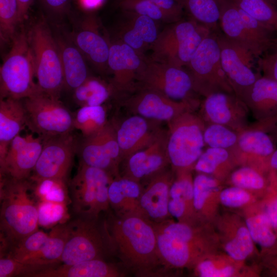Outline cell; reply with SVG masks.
Returning <instances> with one entry per match:
<instances>
[{
	"label": "cell",
	"mask_w": 277,
	"mask_h": 277,
	"mask_svg": "<svg viewBox=\"0 0 277 277\" xmlns=\"http://www.w3.org/2000/svg\"><path fill=\"white\" fill-rule=\"evenodd\" d=\"M118 2L119 7L123 11L144 15L156 22L171 23L178 22L150 0H121Z\"/></svg>",
	"instance_id": "obj_44"
},
{
	"label": "cell",
	"mask_w": 277,
	"mask_h": 277,
	"mask_svg": "<svg viewBox=\"0 0 277 277\" xmlns=\"http://www.w3.org/2000/svg\"><path fill=\"white\" fill-rule=\"evenodd\" d=\"M92 19L82 22L70 38L86 60L100 70L108 68L110 46L98 32L92 27Z\"/></svg>",
	"instance_id": "obj_26"
},
{
	"label": "cell",
	"mask_w": 277,
	"mask_h": 277,
	"mask_svg": "<svg viewBox=\"0 0 277 277\" xmlns=\"http://www.w3.org/2000/svg\"><path fill=\"white\" fill-rule=\"evenodd\" d=\"M109 230L111 246L129 268L138 274L147 275L162 265L151 222L140 216L118 217L112 221Z\"/></svg>",
	"instance_id": "obj_1"
},
{
	"label": "cell",
	"mask_w": 277,
	"mask_h": 277,
	"mask_svg": "<svg viewBox=\"0 0 277 277\" xmlns=\"http://www.w3.org/2000/svg\"><path fill=\"white\" fill-rule=\"evenodd\" d=\"M176 21L181 19L184 7L180 0H150Z\"/></svg>",
	"instance_id": "obj_53"
},
{
	"label": "cell",
	"mask_w": 277,
	"mask_h": 277,
	"mask_svg": "<svg viewBox=\"0 0 277 277\" xmlns=\"http://www.w3.org/2000/svg\"><path fill=\"white\" fill-rule=\"evenodd\" d=\"M184 10L197 23L212 31H218L221 0H180Z\"/></svg>",
	"instance_id": "obj_34"
},
{
	"label": "cell",
	"mask_w": 277,
	"mask_h": 277,
	"mask_svg": "<svg viewBox=\"0 0 277 277\" xmlns=\"http://www.w3.org/2000/svg\"><path fill=\"white\" fill-rule=\"evenodd\" d=\"M197 263V272L202 277H227L232 275L235 272L232 266L219 267L210 260H199Z\"/></svg>",
	"instance_id": "obj_50"
},
{
	"label": "cell",
	"mask_w": 277,
	"mask_h": 277,
	"mask_svg": "<svg viewBox=\"0 0 277 277\" xmlns=\"http://www.w3.org/2000/svg\"><path fill=\"white\" fill-rule=\"evenodd\" d=\"M222 66L234 93L243 101L260 76L252 70L254 58L217 32Z\"/></svg>",
	"instance_id": "obj_16"
},
{
	"label": "cell",
	"mask_w": 277,
	"mask_h": 277,
	"mask_svg": "<svg viewBox=\"0 0 277 277\" xmlns=\"http://www.w3.org/2000/svg\"><path fill=\"white\" fill-rule=\"evenodd\" d=\"M77 148L71 133L43 140L41 153L30 179L32 182L48 179L65 181Z\"/></svg>",
	"instance_id": "obj_13"
},
{
	"label": "cell",
	"mask_w": 277,
	"mask_h": 277,
	"mask_svg": "<svg viewBox=\"0 0 277 277\" xmlns=\"http://www.w3.org/2000/svg\"><path fill=\"white\" fill-rule=\"evenodd\" d=\"M263 172L259 169L243 165L231 173L230 181L233 186L245 190L262 191L267 187Z\"/></svg>",
	"instance_id": "obj_42"
},
{
	"label": "cell",
	"mask_w": 277,
	"mask_h": 277,
	"mask_svg": "<svg viewBox=\"0 0 277 277\" xmlns=\"http://www.w3.org/2000/svg\"><path fill=\"white\" fill-rule=\"evenodd\" d=\"M256 121L277 115V82L260 76L243 99Z\"/></svg>",
	"instance_id": "obj_28"
},
{
	"label": "cell",
	"mask_w": 277,
	"mask_h": 277,
	"mask_svg": "<svg viewBox=\"0 0 277 277\" xmlns=\"http://www.w3.org/2000/svg\"><path fill=\"white\" fill-rule=\"evenodd\" d=\"M77 151L80 163L103 169L113 177L119 176L118 165L122 162L116 130L107 123L93 134L84 137Z\"/></svg>",
	"instance_id": "obj_14"
},
{
	"label": "cell",
	"mask_w": 277,
	"mask_h": 277,
	"mask_svg": "<svg viewBox=\"0 0 277 277\" xmlns=\"http://www.w3.org/2000/svg\"><path fill=\"white\" fill-rule=\"evenodd\" d=\"M43 146V139L32 134L17 135L0 163L1 177L27 180L37 163Z\"/></svg>",
	"instance_id": "obj_17"
},
{
	"label": "cell",
	"mask_w": 277,
	"mask_h": 277,
	"mask_svg": "<svg viewBox=\"0 0 277 277\" xmlns=\"http://www.w3.org/2000/svg\"><path fill=\"white\" fill-rule=\"evenodd\" d=\"M49 237L47 233L37 230L33 233L11 245L8 254L18 261L38 252L45 245Z\"/></svg>",
	"instance_id": "obj_43"
},
{
	"label": "cell",
	"mask_w": 277,
	"mask_h": 277,
	"mask_svg": "<svg viewBox=\"0 0 277 277\" xmlns=\"http://www.w3.org/2000/svg\"><path fill=\"white\" fill-rule=\"evenodd\" d=\"M132 111L147 119L168 122L186 112H194L199 107L186 102L171 100L155 91L143 88L126 102Z\"/></svg>",
	"instance_id": "obj_18"
},
{
	"label": "cell",
	"mask_w": 277,
	"mask_h": 277,
	"mask_svg": "<svg viewBox=\"0 0 277 277\" xmlns=\"http://www.w3.org/2000/svg\"><path fill=\"white\" fill-rule=\"evenodd\" d=\"M173 180L171 173L165 170L150 177L142 189L140 207L142 216L152 223H160L171 216L168 210L170 189Z\"/></svg>",
	"instance_id": "obj_22"
},
{
	"label": "cell",
	"mask_w": 277,
	"mask_h": 277,
	"mask_svg": "<svg viewBox=\"0 0 277 277\" xmlns=\"http://www.w3.org/2000/svg\"><path fill=\"white\" fill-rule=\"evenodd\" d=\"M210 29L193 19H181L159 33L151 47L150 60L173 66L186 67Z\"/></svg>",
	"instance_id": "obj_5"
},
{
	"label": "cell",
	"mask_w": 277,
	"mask_h": 277,
	"mask_svg": "<svg viewBox=\"0 0 277 277\" xmlns=\"http://www.w3.org/2000/svg\"><path fill=\"white\" fill-rule=\"evenodd\" d=\"M167 151L174 170L191 168L204 151V121L194 112H185L168 122Z\"/></svg>",
	"instance_id": "obj_8"
},
{
	"label": "cell",
	"mask_w": 277,
	"mask_h": 277,
	"mask_svg": "<svg viewBox=\"0 0 277 277\" xmlns=\"http://www.w3.org/2000/svg\"><path fill=\"white\" fill-rule=\"evenodd\" d=\"M274 143L277 144V115L271 117L270 128L268 133Z\"/></svg>",
	"instance_id": "obj_57"
},
{
	"label": "cell",
	"mask_w": 277,
	"mask_h": 277,
	"mask_svg": "<svg viewBox=\"0 0 277 277\" xmlns=\"http://www.w3.org/2000/svg\"><path fill=\"white\" fill-rule=\"evenodd\" d=\"M277 7V0H266Z\"/></svg>",
	"instance_id": "obj_60"
},
{
	"label": "cell",
	"mask_w": 277,
	"mask_h": 277,
	"mask_svg": "<svg viewBox=\"0 0 277 277\" xmlns=\"http://www.w3.org/2000/svg\"><path fill=\"white\" fill-rule=\"evenodd\" d=\"M200 107L199 116L206 124L222 125L238 133L250 124L248 107L234 93H211L204 97Z\"/></svg>",
	"instance_id": "obj_15"
},
{
	"label": "cell",
	"mask_w": 277,
	"mask_h": 277,
	"mask_svg": "<svg viewBox=\"0 0 277 277\" xmlns=\"http://www.w3.org/2000/svg\"><path fill=\"white\" fill-rule=\"evenodd\" d=\"M270 255L269 265L271 268L273 274L277 276V244L270 250Z\"/></svg>",
	"instance_id": "obj_56"
},
{
	"label": "cell",
	"mask_w": 277,
	"mask_h": 277,
	"mask_svg": "<svg viewBox=\"0 0 277 277\" xmlns=\"http://www.w3.org/2000/svg\"><path fill=\"white\" fill-rule=\"evenodd\" d=\"M250 16L277 32V7L266 0H231Z\"/></svg>",
	"instance_id": "obj_37"
},
{
	"label": "cell",
	"mask_w": 277,
	"mask_h": 277,
	"mask_svg": "<svg viewBox=\"0 0 277 277\" xmlns=\"http://www.w3.org/2000/svg\"><path fill=\"white\" fill-rule=\"evenodd\" d=\"M19 5V15L22 22L25 20L34 0H17Z\"/></svg>",
	"instance_id": "obj_55"
},
{
	"label": "cell",
	"mask_w": 277,
	"mask_h": 277,
	"mask_svg": "<svg viewBox=\"0 0 277 277\" xmlns=\"http://www.w3.org/2000/svg\"><path fill=\"white\" fill-rule=\"evenodd\" d=\"M27 126L43 140L71 133L73 115L58 99L38 91L23 99Z\"/></svg>",
	"instance_id": "obj_10"
},
{
	"label": "cell",
	"mask_w": 277,
	"mask_h": 277,
	"mask_svg": "<svg viewBox=\"0 0 277 277\" xmlns=\"http://www.w3.org/2000/svg\"><path fill=\"white\" fill-rule=\"evenodd\" d=\"M34 58L27 31H17L0 69L1 98L23 100L39 91Z\"/></svg>",
	"instance_id": "obj_3"
},
{
	"label": "cell",
	"mask_w": 277,
	"mask_h": 277,
	"mask_svg": "<svg viewBox=\"0 0 277 277\" xmlns=\"http://www.w3.org/2000/svg\"><path fill=\"white\" fill-rule=\"evenodd\" d=\"M219 181L208 174L199 173L193 179V204L195 211L204 212L212 193L218 190Z\"/></svg>",
	"instance_id": "obj_45"
},
{
	"label": "cell",
	"mask_w": 277,
	"mask_h": 277,
	"mask_svg": "<svg viewBox=\"0 0 277 277\" xmlns=\"http://www.w3.org/2000/svg\"><path fill=\"white\" fill-rule=\"evenodd\" d=\"M56 40L61 56L64 88L73 91L89 77L86 60L70 38Z\"/></svg>",
	"instance_id": "obj_31"
},
{
	"label": "cell",
	"mask_w": 277,
	"mask_h": 277,
	"mask_svg": "<svg viewBox=\"0 0 277 277\" xmlns=\"http://www.w3.org/2000/svg\"><path fill=\"white\" fill-rule=\"evenodd\" d=\"M53 265L29 277H118L123 273L114 265L96 259L72 265Z\"/></svg>",
	"instance_id": "obj_29"
},
{
	"label": "cell",
	"mask_w": 277,
	"mask_h": 277,
	"mask_svg": "<svg viewBox=\"0 0 277 277\" xmlns=\"http://www.w3.org/2000/svg\"><path fill=\"white\" fill-rule=\"evenodd\" d=\"M124 17L118 29L120 41L142 55L151 47L159 35L156 21L144 15L123 11Z\"/></svg>",
	"instance_id": "obj_24"
},
{
	"label": "cell",
	"mask_w": 277,
	"mask_h": 277,
	"mask_svg": "<svg viewBox=\"0 0 277 277\" xmlns=\"http://www.w3.org/2000/svg\"><path fill=\"white\" fill-rule=\"evenodd\" d=\"M17 0H0L1 42L11 43L18 25L22 23Z\"/></svg>",
	"instance_id": "obj_39"
},
{
	"label": "cell",
	"mask_w": 277,
	"mask_h": 277,
	"mask_svg": "<svg viewBox=\"0 0 277 277\" xmlns=\"http://www.w3.org/2000/svg\"><path fill=\"white\" fill-rule=\"evenodd\" d=\"M137 81L143 88L158 92L179 102L200 107L201 102L194 89L191 75L184 67L145 60Z\"/></svg>",
	"instance_id": "obj_11"
},
{
	"label": "cell",
	"mask_w": 277,
	"mask_h": 277,
	"mask_svg": "<svg viewBox=\"0 0 277 277\" xmlns=\"http://www.w3.org/2000/svg\"><path fill=\"white\" fill-rule=\"evenodd\" d=\"M253 241L247 227H241L237 230L234 237L226 243L225 249L233 259L243 260L252 253Z\"/></svg>",
	"instance_id": "obj_47"
},
{
	"label": "cell",
	"mask_w": 277,
	"mask_h": 277,
	"mask_svg": "<svg viewBox=\"0 0 277 277\" xmlns=\"http://www.w3.org/2000/svg\"><path fill=\"white\" fill-rule=\"evenodd\" d=\"M1 237L13 244L38 230L37 201L27 180L1 177Z\"/></svg>",
	"instance_id": "obj_2"
},
{
	"label": "cell",
	"mask_w": 277,
	"mask_h": 277,
	"mask_svg": "<svg viewBox=\"0 0 277 277\" xmlns=\"http://www.w3.org/2000/svg\"><path fill=\"white\" fill-rule=\"evenodd\" d=\"M167 135L159 132L148 146L127 157L124 177L137 182L162 171L170 163L167 151Z\"/></svg>",
	"instance_id": "obj_20"
},
{
	"label": "cell",
	"mask_w": 277,
	"mask_h": 277,
	"mask_svg": "<svg viewBox=\"0 0 277 277\" xmlns=\"http://www.w3.org/2000/svg\"><path fill=\"white\" fill-rule=\"evenodd\" d=\"M221 203L229 207L242 206L250 200V195L246 190L233 186L223 190L220 194Z\"/></svg>",
	"instance_id": "obj_49"
},
{
	"label": "cell",
	"mask_w": 277,
	"mask_h": 277,
	"mask_svg": "<svg viewBox=\"0 0 277 277\" xmlns=\"http://www.w3.org/2000/svg\"><path fill=\"white\" fill-rule=\"evenodd\" d=\"M104 0H84V4L88 8H93L100 5Z\"/></svg>",
	"instance_id": "obj_59"
},
{
	"label": "cell",
	"mask_w": 277,
	"mask_h": 277,
	"mask_svg": "<svg viewBox=\"0 0 277 277\" xmlns=\"http://www.w3.org/2000/svg\"><path fill=\"white\" fill-rule=\"evenodd\" d=\"M67 204L48 201H38V225L50 228L65 223L68 218Z\"/></svg>",
	"instance_id": "obj_46"
},
{
	"label": "cell",
	"mask_w": 277,
	"mask_h": 277,
	"mask_svg": "<svg viewBox=\"0 0 277 277\" xmlns=\"http://www.w3.org/2000/svg\"><path fill=\"white\" fill-rule=\"evenodd\" d=\"M107 123L106 110L102 105L80 107L73 115L74 128L80 130L84 137L96 133Z\"/></svg>",
	"instance_id": "obj_35"
},
{
	"label": "cell",
	"mask_w": 277,
	"mask_h": 277,
	"mask_svg": "<svg viewBox=\"0 0 277 277\" xmlns=\"http://www.w3.org/2000/svg\"><path fill=\"white\" fill-rule=\"evenodd\" d=\"M246 223L253 241L261 246L271 250L277 244L274 229L266 213L249 217Z\"/></svg>",
	"instance_id": "obj_38"
},
{
	"label": "cell",
	"mask_w": 277,
	"mask_h": 277,
	"mask_svg": "<svg viewBox=\"0 0 277 277\" xmlns=\"http://www.w3.org/2000/svg\"><path fill=\"white\" fill-rule=\"evenodd\" d=\"M275 149L276 144L267 132L249 125L239 133L233 154L238 164L268 171L269 159Z\"/></svg>",
	"instance_id": "obj_21"
},
{
	"label": "cell",
	"mask_w": 277,
	"mask_h": 277,
	"mask_svg": "<svg viewBox=\"0 0 277 277\" xmlns=\"http://www.w3.org/2000/svg\"><path fill=\"white\" fill-rule=\"evenodd\" d=\"M121 1V0H118V1Z\"/></svg>",
	"instance_id": "obj_62"
},
{
	"label": "cell",
	"mask_w": 277,
	"mask_h": 277,
	"mask_svg": "<svg viewBox=\"0 0 277 277\" xmlns=\"http://www.w3.org/2000/svg\"><path fill=\"white\" fill-rule=\"evenodd\" d=\"M39 1L47 14L55 18L65 15L70 8V0Z\"/></svg>",
	"instance_id": "obj_52"
},
{
	"label": "cell",
	"mask_w": 277,
	"mask_h": 277,
	"mask_svg": "<svg viewBox=\"0 0 277 277\" xmlns=\"http://www.w3.org/2000/svg\"><path fill=\"white\" fill-rule=\"evenodd\" d=\"M38 269V267L20 262L8 254L1 255L0 277H28Z\"/></svg>",
	"instance_id": "obj_48"
},
{
	"label": "cell",
	"mask_w": 277,
	"mask_h": 277,
	"mask_svg": "<svg viewBox=\"0 0 277 277\" xmlns=\"http://www.w3.org/2000/svg\"><path fill=\"white\" fill-rule=\"evenodd\" d=\"M33 182V193L37 202L48 201L67 205L71 202L65 180L48 179Z\"/></svg>",
	"instance_id": "obj_41"
},
{
	"label": "cell",
	"mask_w": 277,
	"mask_h": 277,
	"mask_svg": "<svg viewBox=\"0 0 277 277\" xmlns=\"http://www.w3.org/2000/svg\"><path fill=\"white\" fill-rule=\"evenodd\" d=\"M115 130L122 161L148 146L159 133L151 130L147 118L137 114L125 120Z\"/></svg>",
	"instance_id": "obj_25"
},
{
	"label": "cell",
	"mask_w": 277,
	"mask_h": 277,
	"mask_svg": "<svg viewBox=\"0 0 277 277\" xmlns=\"http://www.w3.org/2000/svg\"><path fill=\"white\" fill-rule=\"evenodd\" d=\"M73 91L74 101L80 107L102 105L111 93V89L103 82L89 76Z\"/></svg>",
	"instance_id": "obj_36"
},
{
	"label": "cell",
	"mask_w": 277,
	"mask_h": 277,
	"mask_svg": "<svg viewBox=\"0 0 277 277\" xmlns=\"http://www.w3.org/2000/svg\"><path fill=\"white\" fill-rule=\"evenodd\" d=\"M267 169L269 172H277V149L273 151L270 156L268 164Z\"/></svg>",
	"instance_id": "obj_58"
},
{
	"label": "cell",
	"mask_w": 277,
	"mask_h": 277,
	"mask_svg": "<svg viewBox=\"0 0 277 277\" xmlns=\"http://www.w3.org/2000/svg\"><path fill=\"white\" fill-rule=\"evenodd\" d=\"M217 32H211L202 42L186 66L195 91L204 97L218 92L234 93L222 66Z\"/></svg>",
	"instance_id": "obj_9"
},
{
	"label": "cell",
	"mask_w": 277,
	"mask_h": 277,
	"mask_svg": "<svg viewBox=\"0 0 277 277\" xmlns=\"http://www.w3.org/2000/svg\"><path fill=\"white\" fill-rule=\"evenodd\" d=\"M35 62L39 91L60 100L64 88L61 53L56 38L44 19L33 24L27 31Z\"/></svg>",
	"instance_id": "obj_4"
},
{
	"label": "cell",
	"mask_w": 277,
	"mask_h": 277,
	"mask_svg": "<svg viewBox=\"0 0 277 277\" xmlns=\"http://www.w3.org/2000/svg\"><path fill=\"white\" fill-rule=\"evenodd\" d=\"M27 126L23 102L12 98L0 100V163L4 161L12 140Z\"/></svg>",
	"instance_id": "obj_30"
},
{
	"label": "cell",
	"mask_w": 277,
	"mask_h": 277,
	"mask_svg": "<svg viewBox=\"0 0 277 277\" xmlns=\"http://www.w3.org/2000/svg\"><path fill=\"white\" fill-rule=\"evenodd\" d=\"M219 25L226 38L254 59L267 52L246 26L238 7L231 0H221Z\"/></svg>",
	"instance_id": "obj_23"
},
{
	"label": "cell",
	"mask_w": 277,
	"mask_h": 277,
	"mask_svg": "<svg viewBox=\"0 0 277 277\" xmlns=\"http://www.w3.org/2000/svg\"><path fill=\"white\" fill-rule=\"evenodd\" d=\"M152 224L162 265L166 268H182L200 260L202 240L189 224L169 219Z\"/></svg>",
	"instance_id": "obj_6"
},
{
	"label": "cell",
	"mask_w": 277,
	"mask_h": 277,
	"mask_svg": "<svg viewBox=\"0 0 277 277\" xmlns=\"http://www.w3.org/2000/svg\"><path fill=\"white\" fill-rule=\"evenodd\" d=\"M239 133L225 126L208 124L204 131V140L208 147L227 149L232 153L236 147Z\"/></svg>",
	"instance_id": "obj_40"
},
{
	"label": "cell",
	"mask_w": 277,
	"mask_h": 277,
	"mask_svg": "<svg viewBox=\"0 0 277 277\" xmlns=\"http://www.w3.org/2000/svg\"><path fill=\"white\" fill-rule=\"evenodd\" d=\"M95 221L80 217L67 223L68 236L60 263L72 265L102 259L105 244Z\"/></svg>",
	"instance_id": "obj_12"
},
{
	"label": "cell",
	"mask_w": 277,
	"mask_h": 277,
	"mask_svg": "<svg viewBox=\"0 0 277 277\" xmlns=\"http://www.w3.org/2000/svg\"><path fill=\"white\" fill-rule=\"evenodd\" d=\"M238 164L233 153L220 148L208 147L204 150L193 168L199 173L213 175L219 180L226 177Z\"/></svg>",
	"instance_id": "obj_33"
},
{
	"label": "cell",
	"mask_w": 277,
	"mask_h": 277,
	"mask_svg": "<svg viewBox=\"0 0 277 277\" xmlns=\"http://www.w3.org/2000/svg\"><path fill=\"white\" fill-rule=\"evenodd\" d=\"M142 191L140 183L132 179L120 176L112 179L108 188L109 202L118 217L142 216Z\"/></svg>",
	"instance_id": "obj_27"
},
{
	"label": "cell",
	"mask_w": 277,
	"mask_h": 277,
	"mask_svg": "<svg viewBox=\"0 0 277 277\" xmlns=\"http://www.w3.org/2000/svg\"><path fill=\"white\" fill-rule=\"evenodd\" d=\"M113 178L107 171L80 163L70 182L71 201L80 217L96 220L110 206L109 186Z\"/></svg>",
	"instance_id": "obj_7"
},
{
	"label": "cell",
	"mask_w": 277,
	"mask_h": 277,
	"mask_svg": "<svg viewBox=\"0 0 277 277\" xmlns=\"http://www.w3.org/2000/svg\"><path fill=\"white\" fill-rule=\"evenodd\" d=\"M68 232V224H58L49 232V237L43 248L37 253L19 261L44 269L58 264L63 253Z\"/></svg>",
	"instance_id": "obj_32"
},
{
	"label": "cell",
	"mask_w": 277,
	"mask_h": 277,
	"mask_svg": "<svg viewBox=\"0 0 277 277\" xmlns=\"http://www.w3.org/2000/svg\"><path fill=\"white\" fill-rule=\"evenodd\" d=\"M258 64L263 76L277 82V50L258 58Z\"/></svg>",
	"instance_id": "obj_51"
},
{
	"label": "cell",
	"mask_w": 277,
	"mask_h": 277,
	"mask_svg": "<svg viewBox=\"0 0 277 277\" xmlns=\"http://www.w3.org/2000/svg\"><path fill=\"white\" fill-rule=\"evenodd\" d=\"M275 50H277V46H276V47L275 48Z\"/></svg>",
	"instance_id": "obj_61"
},
{
	"label": "cell",
	"mask_w": 277,
	"mask_h": 277,
	"mask_svg": "<svg viewBox=\"0 0 277 277\" xmlns=\"http://www.w3.org/2000/svg\"><path fill=\"white\" fill-rule=\"evenodd\" d=\"M145 61L142 55L120 41L111 44L108 68L113 74L112 90L125 92L132 89Z\"/></svg>",
	"instance_id": "obj_19"
},
{
	"label": "cell",
	"mask_w": 277,
	"mask_h": 277,
	"mask_svg": "<svg viewBox=\"0 0 277 277\" xmlns=\"http://www.w3.org/2000/svg\"><path fill=\"white\" fill-rule=\"evenodd\" d=\"M266 214L274 229H277V197L268 206Z\"/></svg>",
	"instance_id": "obj_54"
}]
</instances>
